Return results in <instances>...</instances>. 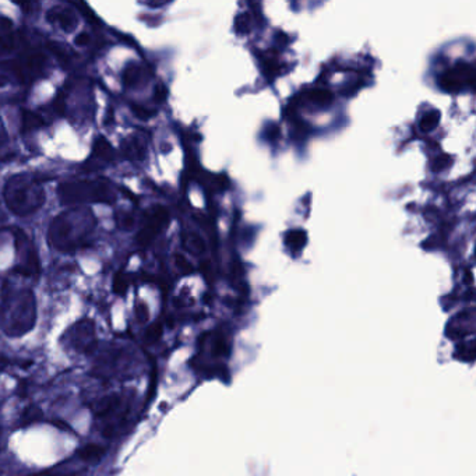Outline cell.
<instances>
[{"label":"cell","instance_id":"1","mask_svg":"<svg viewBox=\"0 0 476 476\" xmlns=\"http://www.w3.org/2000/svg\"><path fill=\"white\" fill-rule=\"evenodd\" d=\"M4 199L10 211L24 217L35 212L43 204L45 193L36 179L18 175L7 182Z\"/></svg>","mask_w":476,"mask_h":476},{"label":"cell","instance_id":"2","mask_svg":"<svg viewBox=\"0 0 476 476\" xmlns=\"http://www.w3.org/2000/svg\"><path fill=\"white\" fill-rule=\"evenodd\" d=\"M57 194L63 204L88 203V201L112 204L115 201V193L110 185L105 180L62 183L59 186Z\"/></svg>","mask_w":476,"mask_h":476},{"label":"cell","instance_id":"3","mask_svg":"<svg viewBox=\"0 0 476 476\" xmlns=\"http://www.w3.org/2000/svg\"><path fill=\"white\" fill-rule=\"evenodd\" d=\"M87 214H80V211H73V212H66L62 214L60 217H57L49 229V239L50 243L53 245V247L63 250V252H68V250H74L78 246L82 245L85 235H81L78 232H75V228L78 226L77 224L81 222V219L85 217ZM94 222V219L85 222L89 224ZM82 224V225H85ZM80 225V226H82Z\"/></svg>","mask_w":476,"mask_h":476},{"label":"cell","instance_id":"4","mask_svg":"<svg viewBox=\"0 0 476 476\" xmlns=\"http://www.w3.org/2000/svg\"><path fill=\"white\" fill-rule=\"evenodd\" d=\"M10 333L20 336L28 331L35 323V302L31 292L21 294L15 303L11 305Z\"/></svg>","mask_w":476,"mask_h":476},{"label":"cell","instance_id":"5","mask_svg":"<svg viewBox=\"0 0 476 476\" xmlns=\"http://www.w3.org/2000/svg\"><path fill=\"white\" fill-rule=\"evenodd\" d=\"M169 212L162 205H154L145 212V224L137 235V243L143 247L150 246L154 238L168 225Z\"/></svg>","mask_w":476,"mask_h":476},{"label":"cell","instance_id":"6","mask_svg":"<svg viewBox=\"0 0 476 476\" xmlns=\"http://www.w3.org/2000/svg\"><path fill=\"white\" fill-rule=\"evenodd\" d=\"M45 64V56L41 52H32L24 55L18 62L14 63V71L21 78V81L34 80L42 73Z\"/></svg>","mask_w":476,"mask_h":476},{"label":"cell","instance_id":"7","mask_svg":"<svg viewBox=\"0 0 476 476\" xmlns=\"http://www.w3.org/2000/svg\"><path fill=\"white\" fill-rule=\"evenodd\" d=\"M473 78H474V71L470 66L457 67L456 70L447 71L442 77V87L445 89L457 91L466 84H473Z\"/></svg>","mask_w":476,"mask_h":476},{"label":"cell","instance_id":"8","mask_svg":"<svg viewBox=\"0 0 476 476\" xmlns=\"http://www.w3.org/2000/svg\"><path fill=\"white\" fill-rule=\"evenodd\" d=\"M48 20L50 22H56L59 24V27L66 31V32H71L75 29L77 27V17L73 13V10L70 8H63V7H55L52 10H49L48 13Z\"/></svg>","mask_w":476,"mask_h":476},{"label":"cell","instance_id":"9","mask_svg":"<svg viewBox=\"0 0 476 476\" xmlns=\"http://www.w3.org/2000/svg\"><path fill=\"white\" fill-rule=\"evenodd\" d=\"M120 148L127 159L143 161L145 158V145L137 137H127L122 141Z\"/></svg>","mask_w":476,"mask_h":476},{"label":"cell","instance_id":"10","mask_svg":"<svg viewBox=\"0 0 476 476\" xmlns=\"http://www.w3.org/2000/svg\"><path fill=\"white\" fill-rule=\"evenodd\" d=\"M115 158V151L110 145V143L105 137H98L94 141V150H92V159H98L102 164L112 162Z\"/></svg>","mask_w":476,"mask_h":476},{"label":"cell","instance_id":"11","mask_svg":"<svg viewBox=\"0 0 476 476\" xmlns=\"http://www.w3.org/2000/svg\"><path fill=\"white\" fill-rule=\"evenodd\" d=\"M119 405H120V398L116 394L106 396L95 404L94 414L96 418H105L110 415Z\"/></svg>","mask_w":476,"mask_h":476},{"label":"cell","instance_id":"12","mask_svg":"<svg viewBox=\"0 0 476 476\" xmlns=\"http://www.w3.org/2000/svg\"><path fill=\"white\" fill-rule=\"evenodd\" d=\"M21 130L24 133H28V131H32V130H36V129H41L45 126V120L35 112L32 110H22V115H21Z\"/></svg>","mask_w":476,"mask_h":476},{"label":"cell","instance_id":"13","mask_svg":"<svg viewBox=\"0 0 476 476\" xmlns=\"http://www.w3.org/2000/svg\"><path fill=\"white\" fill-rule=\"evenodd\" d=\"M105 454V449L98 445H88L78 452V457L85 463H98Z\"/></svg>","mask_w":476,"mask_h":476},{"label":"cell","instance_id":"14","mask_svg":"<svg viewBox=\"0 0 476 476\" xmlns=\"http://www.w3.org/2000/svg\"><path fill=\"white\" fill-rule=\"evenodd\" d=\"M17 46V36L13 31L0 32V56L11 53Z\"/></svg>","mask_w":476,"mask_h":476},{"label":"cell","instance_id":"15","mask_svg":"<svg viewBox=\"0 0 476 476\" xmlns=\"http://www.w3.org/2000/svg\"><path fill=\"white\" fill-rule=\"evenodd\" d=\"M141 78V68L138 66H134V64H130L124 68L123 71V84L126 87H134L138 84Z\"/></svg>","mask_w":476,"mask_h":476},{"label":"cell","instance_id":"16","mask_svg":"<svg viewBox=\"0 0 476 476\" xmlns=\"http://www.w3.org/2000/svg\"><path fill=\"white\" fill-rule=\"evenodd\" d=\"M309 99L316 105L326 106L333 101V95L326 89H313L309 92Z\"/></svg>","mask_w":476,"mask_h":476},{"label":"cell","instance_id":"17","mask_svg":"<svg viewBox=\"0 0 476 476\" xmlns=\"http://www.w3.org/2000/svg\"><path fill=\"white\" fill-rule=\"evenodd\" d=\"M440 120V113L433 110V112H429L426 115H424V117L421 119V129L424 131H431L432 129H435L438 126Z\"/></svg>","mask_w":476,"mask_h":476},{"label":"cell","instance_id":"18","mask_svg":"<svg viewBox=\"0 0 476 476\" xmlns=\"http://www.w3.org/2000/svg\"><path fill=\"white\" fill-rule=\"evenodd\" d=\"M186 247L194 253V254H200L205 250V243L200 236L196 235H190L186 238Z\"/></svg>","mask_w":476,"mask_h":476},{"label":"cell","instance_id":"19","mask_svg":"<svg viewBox=\"0 0 476 476\" xmlns=\"http://www.w3.org/2000/svg\"><path fill=\"white\" fill-rule=\"evenodd\" d=\"M127 288H129V278H127V275L123 274V273H117L115 275V280H113V292L116 295L123 296L127 292Z\"/></svg>","mask_w":476,"mask_h":476},{"label":"cell","instance_id":"20","mask_svg":"<svg viewBox=\"0 0 476 476\" xmlns=\"http://www.w3.org/2000/svg\"><path fill=\"white\" fill-rule=\"evenodd\" d=\"M130 108H131V112L134 113V116L138 117L140 120H148L155 115V110H151V109H148L143 105H138V103H131Z\"/></svg>","mask_w":476,"mask_h":476},{"label":"cell","instance_id":"21","mask_svg":"<svg viewBox=\"0 0 476 476\" xmlns=\"http://www.w3.org/2000/svg\"><path fill=\"white\" fill-rule=\"evenodd\" d=\"M287 243L291 247H302L306 243V236L303 232H289L287 236Z\"/></svg>","mask_w":476,"mask_h":476},{"label":"cell","instance_id":"22","mask_svg":"<svg viewBox=\"0 0 476 476\" xmlns=\"http://www.w3.org/2000/svg\"><path fill=\"white\" fill-rule=\"evenodd\" d=\"M116 221H117V225H119L122 229H124V231H130V229H133V226H134V218H133V215H130L129 212H120V214H117Z\"/></svg>","mask_w":476,"mask_h":476},{"label":"cell","instance_id":"23","mask_svg":"<svg viewBox=\"0 0 476 476\" xmlns=\"http://www.w3.org/2000/svg\"><path fill=\"white\" fill-rule=\"evenodd\" d=\"M161 334H162V326L159 323H154L145 331V341L147 342H155V341H158Z\"/></svg>","mask_w":476,"mask_h":476},{"label":"cell","instance_id":"24","mask_svg":"<svg viewBox=\"0 0 476 476\" xmlns=\"http://www.w3.org/2000/svg\"><path fill=\"white\" fill-rule=\"evenodd\" d=\"M175 263H176V267H178L183 274H189V273L193 271L192 264H190L183 256H180V254H176V256H175Z\"/></svg>","mask_w":476,"mask_h":476},{"label":"cell","instance_id":"25","mask_svg":"<svg viewBox=\"0 0 476 476\" xmlns=\"http://www.w3.org/2000/svg\"><path fill=\"white\" fill-rule=\"evenodd\" d=\"M39 418H41V411H39L38 408L31 407V408H28V410L25 411V414H24V417H22L24 425H28V424H31V422H34V421H38Z\"/></svg>","mask_w":476,"mask_h":476},{"label":"cell","instance_id":"26","mask_svg":"<svg viewBox=\"0 0 476 476\" xmlns=\"http://www.w3.org/2000/svg\"><path fill=\"white\" fill-rule=\"evenodd\" d=\"M53 109L55 112L59 115V116H63L64 112H66V102H64V98L62 95H57L53 101Z\"/></svg>","mask_w":476,"mask_h":476},{"label":"cell","instance_id":"27","mask_svg":"<svg viewBox=\"0 0 476 476\" xmlns=\"http://www.w3.org/2000/svg\"><path fill=\"white\" fill-rule=\"evenodd\" d=\"M166 95H168V91L164 85H157L155 88V92H154V98L157 102H164L166 99Z\"/></svg>","mask_w":476,"mask_h":476},{"label":"cell","instance_id":"28","mask_svg":"<svg viewBox=\"0 0 476 476\" xmlns=\"http://www.w3.org/2000/svg\"><path fill=\"white\" fill-rule=\"evenodd\" d=\"M136 313H137V317H138L140 322L148 320V309H147L145 305L140 303V305L137 306V309H136Z\"/></svg>","mask_w":476,"mask_h":476},{"label":"cell","instance_id":"29","mask_svg":"<svg viewBox=\"0 0 476 476\" xmlns=\"http://www.w3.org/2000/svg\"><path fill=\"white\" fill-rule=\"evenodd\" d=\"M89 41H91V38H89V35H88L87 32L78 34V35L75 36V39H74L75 45H78V46H85V45L89 43Z\"/></svg>","mask_w":476,"mask_h":476},{"label":"cell","instance_id":"30","mask_svg":"<svg viewBox=\"0 0 476 476\" xmlns=\"http://www.w3.org/2000/svg\"><path fill=\"white\" fill-rule=\"evenodd\" d=\"M450 164V159L447 157H440L433 162V168L435 171H442L443 168H446Z\"/></svg>","mask_w":476,"mask_h":476},{"label":"cell","instance_id":"31","mask_svg":"<svg viewBox=\"0 0 476 476\" xmlns=\"http://www.w3.org/2000/svg\"><path fill=\"white\" fill-rule=\"evenodd\" d=\"M6 140H7V136H6V131H4L3 123H1V120H0V144H3Z\"/></svg>","mask_w":476,"mask_h":476}]
</instances>
